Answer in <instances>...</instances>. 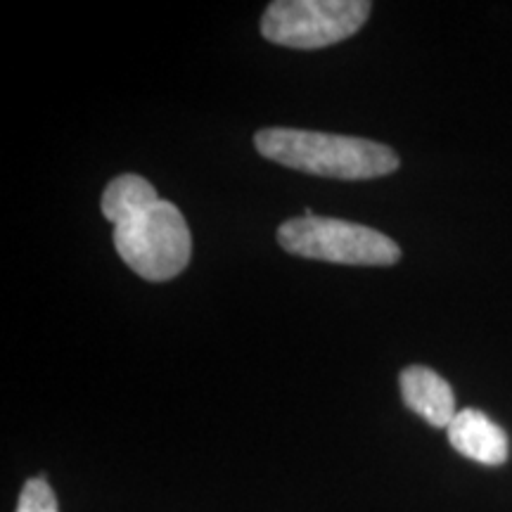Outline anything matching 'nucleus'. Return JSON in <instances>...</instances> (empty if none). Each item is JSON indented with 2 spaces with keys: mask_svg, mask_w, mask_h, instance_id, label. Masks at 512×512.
<instances>
[{
  "mask_svg": "<svg viewBox=\"0 0 512 512\" xmlns=\"http://www.w3.org/2000/svg\"><path fill=\"white\" fill-rule=\"evenodd\" d=\"M100 209L114 226L124 264L150 283L176 278L190 264L192 238L181 209L162 200L143 176H117L102 192Z\"/></svg>",
  "mask_w": 512,
  "mask_h": 512,
  "instance_id": "f257e3e1",
  "label": "nucleus"
},
{
  "mask_svg": "<svg viewBox=\"0 0 512 512\" xmlns=\"http://www.w3.org/2000/svg\"><path fill=\"white\" fill-rule=\"evenodd\" d=\"M254 147L259 155L287 169L337 181H368L399 169V155L392 147L335 133L264 128L254 136Z\"/></svg>",
  "mask_w": 512,
  "mask_h": 512,
  "instance_id": "f03ea898",
  "label": "nucleus"
},
{
  "mask_svg": "<svg viewBox=\"0 0 512 512\" xmlns=\"http://www.w3.org/2000/svg\"><path fill=\"white\" fill-rule=\"evenodd\" d=\"M285 252L347 266H394L401 247L380 230L325 216H294L278 228Z\"/></svg>",
  "mask_w": 512,
  "mask_h": 512,
  "instance_id": "7ed1b4c3",
  "label": "nucleus"
},
{
  "mask_svg": "<svg viewBox=\"0 0 512 512\" xmlns=\"http://www.w3.org/2000/svg\"><path fill=\"white\" fill-rule=\"evenodd\" d=\"M370 10L368 0H275L261 17V34L275 46L328 48L354 36Z\"/></svg>",
  "mask_w": 512,
  "mask_h": 512,
  "instance_id": "20e7f679",
  "label": "nucleus"
},
{
  "mask_svg": "<svg viewBox=\"0 0 512 512\" xmlns=\"http://www.w3.org/2000/svg\"><path fill=\"white\" fill-rule=\"evenodd\" d=\"M448 441L460 456L491 467L503 465L510 453L508 434L503 432V427L477 408L458 411L448 425Z\"/></svg>",
  "mask_w": 512,
  "mask_h": 512,
  "instance_id": "39448f33",
  "label": "nucleus"
},
{
  "mask_svg": "<svg viewBox=\"0 0 512 512\" xmlns=\"http://www.w3.org/2000/svg\"><path fill=\"white\" fill-rule=\"evenodd\" d=\"M399 382L403 403L413 413H418L422 420H427L437 430H448L458 411L456 396H453L451 384L444 377L434 373L432 368L411 366L401 370Z\"/></svg>",
  "mask_w": 512,
  "mask_h": 512,
  "instance_id": "423d86ee",
  "label": "nucleus"
},
{
  "mask_svg": "<svg viewBox=\"0 0 512 512\" xmlns=\"http://www.w3.org/2000/svg\"><path fill=\"white\" fill-rule=\"evenodd\" d=\"M17 512H60L55 491L50 489L46 479L36 477L24 484L22 496H19L17 503Z\"/></svg>",
  "mask_w": 512,
  "mask_h": 512,
  "instance_id": "0eeeda50",
  "label": "nucleus"
}]
</instances>
